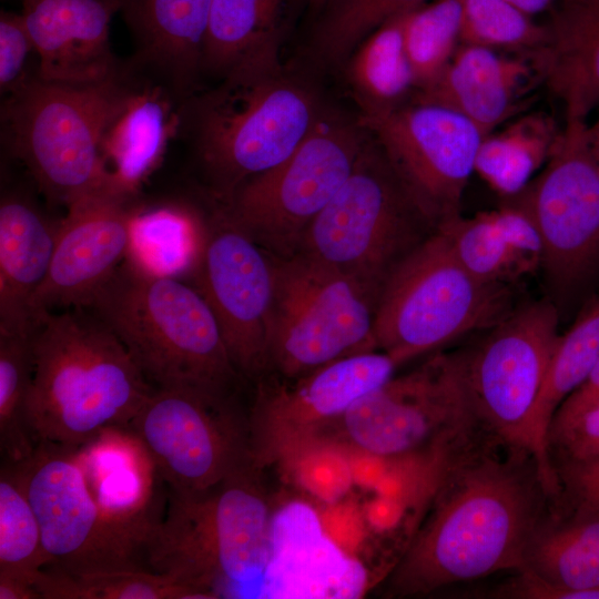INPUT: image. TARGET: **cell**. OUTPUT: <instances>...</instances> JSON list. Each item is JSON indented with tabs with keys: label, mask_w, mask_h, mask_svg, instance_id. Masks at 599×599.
Here are the masks:
<instances>
[{
	"label": "cell",
	"mask_w": 599,
	"mask_h": 599,
	"mask_svg": "<svg viewBox=\"0 0 599 599\" xmlns=\"http://www.w3.org/2000/svg\"><path fill=\"white\" fill-rule=\"evenodd\" d=\"M467 447L446 463L432 509L387 581V595H428L461 581L520 570L540 521L537 470ZM530 457V456H529ZM531 458V457H530Z\"/></svg>",
	"instance_id": "obj_1"
},
{
	"label": "cell",
	"mask_w": 599,
	"mask_h": 599,
	"mask_svg": "<svg viewBox=\"0 0 599 599\" xmlns=\"http://www.w3.org/2000/svg\"><path fill=\"white\" fill-rule=\"evenodd\" d=\"M32 356L27 415L37 445L78 447L106 428H128L155 389L88 307L43 313Z\"/></svg>",
	"instance_id": "obj_2"
},
{
	"label": "cell",
	"mask_w": 599,
	"mask_h": 599,
	"mask_svg": "<svg viewBox=\"0 0 599 599\" xmlns=\"http://www.w3.org/2000/svg\"><path fill=\"white\" fill-rule=\"evenodd\" d=\"M143 82L125 61L121 73L88 83L44 80L35 70L6 95V150L48 203L68 209L100 192H131L109 171L101 148L108 128Z\"/></svg>",
	"instance_id": "obj_3"
},
{
	"label": "cell",
	"mask_w": 599,
	"mask_h": 599,
	"mask_svg": "<svg viewBox=\"0 0 599 599\" xmlns=\"http://www.w3.org/2000/svg\"><path fill=\"white\" fill-rule=\"evenodd\" d=\"M155 388L229 395L241 376L203 295L128 255L90 307Z\"/></svg>",
	"instance_id": "obj_4"
},
{
	"label": "cell",
	"mask_w": 599,
	"mask_h": 599,
	"mask_svg": "<svg viewBox=\"0 0 599 599\" xmlns=\"http://www.w3.org/2000/svg\"><path fill=\"white\" fill-rule=\"evenodd\" d=\"M177 114V132L223 201L290 156L322 118L314 95L281 63L235 69L183 101Z\"/></svg>",
	"instance_id": "obj_5"
},
{
	"label": "cell",
	"mask_w": 599,
	"mask_h": 599,
	"mask_svg": "<svg viewBox=\"0 0 599 599\" xmlns=\"http://www.w3.org/2000/svg\"><path fill=\"white\" fill-rule=\"evenodd\" d=\"M262 471L252 464L202 494L171 493L146 546L148 569L199 599L260 595L274 517Z\"/></svg>",
	"instance_id": "obj_6"
},
{
	"label": "cell",
	"mask_w": 599,
	"mask_h": 599,
	"mask_svg": "<svg viewBox=\"0 0 599 599\" xmlns=\"http://www.w3.org/2000/svg\"><path fill=\"white\" fill-rule=\"evenodd\" d=\"M516 306L512 285L474 276L436 227L383 285L374 327L376 349L399 366L491 327Z\"/></svg>",
	"instance_id": "obj_7"
},
{
	"label": "cell",
	"mask_w": 599,
	"mask_h": 599,
	"mask_svg": "<svg viewBox=\"0 0 599 599\" xmlns=\"http://www.w3.org/2000/svg\"><path fill=\"white\" fill-rule=\"evenodd\" d=\"M435 229L376 141H367L351 175L305 231L296 253L382 291L395 266Z\"/></svg>",
	"instance_id": "obj_8"
},
{
	"label": "cell",
	"mask_w": 599,
	"mask_h": 599,
	"mask_svg": "<svg viewBox=\"0 0 599 599\" xmlns=\"http://www.w3.org/2000/svg\"><path fill=\"white\" fill-rule=\"evenodd\" d=\"M272 260L267 372L295 379L341 358L377 351L380 291L301 253Z\"/></svg>",
	"instance_id": "obj_9"
},
{
	"label": "cell",
	"mask_w": 599,
	"mask_h": 599,
	"mask_svg": "<svg viewBox=\"0 0 599 599\" xmlns=\"http://www.w3.org/2000/svg\"><path fill=\"white\" fill-rule=\"evenodd\" d=\"M504 203L535 223L546 298L562 319L599 283V174L585 119L567 118L540 174Z\"/></svg>",
	"instance_id": "obj_10"
},
{
	"label": "cell",
	"mask_w": 599,
	"mask_h": 599,
	"mask_svg": "<svg viewBox=\"0 0 599 599\" xmlns=\"http://www.w3.org/2000/svg\"><path fill=\"white\" fill-rule=\"evenodd\" d=\"M38 517L49 569L65 575L145 569L153 531L126 522L98 499L75 447L39 443L12 464Z\"/></svg>",
	"instance_id": "obj_11"
},
{
	"label": "cell",
	"mask_w": 599,
	"mask_h": 599,
	"mask_svg": "<svg viewBox=\"0 0 599 599\" xmlns=\"http://www.w3.org/2000/svg\"><path fill=\"white\" fill-rule=\"evenodd\" d=\"M478 427L455 352L437 353L356 400L319 444L335 435L382 458L448 455L466 447Z\"/></svg>",
	"instance_id": "obj_12"
},
{
	"label": "cell",
	"mask_w": 599,
	"mask_h": 599,
	"mask_svg": "<svg viewBox=\"0 0 599 599\" xmlns=\"http://www.w3.org/2000/svg\"><path fill=\"white\" fill-rule=\"evenodd\" d=\"M365 133L358 122L321 118L283 162L242 183L224 201V211L270 254H295L309 224L354 170Z\"/></svg>",
	"instance_id": "obj_13"
},
{
	"label": "cell",
	"mask_w": 599,
	"mask_h": 599,
	"mask_svg": "<svg viewBox=\"0 0 599 599\" xmlns=\"http://www.w3.org/2000/svg\"><path fill=\"white\" fill-rule=\"evenodd\" d=\"M560 321L548 298L528 302L455 352L478 426L531 458L530 417L560 336Z\"/></svg>",
	"instance_id": "obj_14"
},
{
	"label": "cell",
	"mask_w": 599,
	"mask_h": 599,
	"mask_svg": "<svg viewBox=\"0 0 599 599\" xmlns=\"http://www.w3.org/2000/svg\"><path fill=\"white\" fill-rule=\"evenodd\" d=\"M128 428L176 495L207 491L253 464L248 419L240 416L230 395L158 388Z\"/></svg>",
	"instance_id": "obj_15"
},
{
	"label": "cell",
	"mask_w": 599,
	"mask_h": 599,
	"mask_svg": "<svg viewBox=\"0 0 599 599\" xmlns=\"http://www.w3.org/2000/svg\"><path fill=\"white\" fill-rule=\"evenodd\" d=\"M186 271L211 307L237 373L262 379L268 363L272 255L223 209L209 221L196 214L194 248Z\"/></svg>",
	"instance_id": "obj_16"
},
{
	"label": "cell",
	"mask_w": 599,
	"mask_h": 599,
	"mask_svg": "<svg viewBox=\"0 0 599 599\" xmlns=\"http://www.w3.org/2000/svg\"><path fill=\"white\" fill-rule=\"evenodd\" d=\"M397 367L386 353L372 351L295 379L261 380L247 418L253 464L263 470L317 445L356 400L389 380Z\"/></svg>",
	"instance_id": "obj_17"
},
{
	"label": "cell",
	"mask_w": 599,
	"mask_h": 599,
	"mask_svg": "<svg viewBox=\"0 0 599 599\" xmlns=\"http://www.w3.org/2000/svg\"><path fill=\"white\" fill-rule=\"evenodd\" d=\"M359 125L375 138L403 185L437 227L460 213L463 195L484 138L464 115L415 101L362 114Z\"/></svg>",
	"instance_id": "obj_18"
},
{
	"label": "cell",
	"mask_w": 599,
	"mask_h": 599,
	"mask_svg": "<svg viewBox=\"0 0 599 599\" xmlns=\"http://www.w3.org/2000/svg\"><path fill=\"white\" fill-rule=\"evenodd\" d=\"M136 193L105 191L74 202L60 220L49 272L33 298L43 313L90 307L129 255L141 204Z\"/></svg>",
	"instance_id": "obj_19"
},
{
	"label": "cell",
	"mask_w": 599,
	"mask_h": 599,
	"mask_svg": "<svg viewBox=\"0 0 599 599\" xmlns=\"http://www.w3.org/2000/svg\"><path fill=\"white\" fill-rule=\"evenodd\" d=\"M37 55V75L88 83L121 73L113 53L111 22L120 0H22L20 11Z\"/></svg>",
	"instance_id": "obj_20"
},
{
	"label": "cell",
	"mask_w": 599,
	"mask_h": 599,
	"mask_svg": "<svg viewBox=\"0 0 599 599\" xmlns=\"http://www.w3.org/2000/svg\"><path fill=\"white\" fill-rule=\"evenodd\" d=\"M212 0H120L130 31V69L177 105L200 90Z\"/></svg>",
	"instance_id": "obj_21"
},
{
	"label": "cell",
	"mask_w": 599,
	"mask_h": 599,
	"mask_svg": "<svg viewBox=\"0 0 599 599\" xmlns=\"http://www.w3.org/2000/svg\"><path fill=\"white\" fill-rule=\"evenodd\" d=\"M535 75L541 78L536 54L528 61L461 43L441 73L416 91L415 101L451 109L486 136L522 108V94Z\"/></svg>",
	"instance_id": "obj_22"
},
{
	"label": "cell",
	"mask_w": 599,
	"mask_h": 599,
	"mask_svg": "<svg viewBox=\"0 0 599 599\" xmlns=\"http://www.w3.org/2000/svg\"><path fill=\"white\" fill-rule=\"evenodd\" d=\"M59 221L29 194L7 190L0 200V332L32 335L33 298L51 264Z\"/></svg>",
	"instance_id": "obj_23"
},
{
	"label": "cell",
	"mask_w": 599,
	"mask_h": 599,
	"mask_svg": "<svg viewBox=\"0 0 599 599\" xmlns=\"http://www.w3.org/2000/svg\"><path fill=\"white\" fill-rule=\"evenodd\" d=\"M598 587L599 516L575 510L565 521H539L518 578L500 593L524 599H590Z\"/></svg>",
	"instance_id": "obj_24"
},
{
	"label": "cell",
	"mask_w": 599,
	"mask_h": 599,
	"mask_svg": "<svg viewBox=\"0 0 599 599\" xmlns=\"http://www.w3.org/2000/svg\"><path fill=\"white\" fill-rule=\"evenodd\" d=\"M548 40L536 52L566 116L585 119L599 106V0H565L550 11Z\"/></svg>",
	"instance_id": "obj_25"
},
{
	"label": "cell",
	"mask_w": 599,
	"mask_h": 599,
	"mask_svg": "<svg viewBox=\"0 0 599 599\" xmlns=\"http://www.w3.org/2000/svg\"><path fill=\"white\" fill-rule=\"evenodd\" d=\"M302 0H212L201 75L278 64V49Z\"/></svg>",
	"instance_id": "obj_26"
},
{
	"label": "cell",
	"mask_w": 599,
	"mask_h": 599,
	"mask_svg": "<svg viewBox=\"0 0 599 599\" xmlns=\"http://www.w3.org/2000/svg\"><path fill=\"white\" fill-rule=\"evenodd\" d=\"M599 359V295L588 301L573 324L560 334L534 406L529 434L531 455L546 494L558 490L548 434L562 402L587 378Z\"/></svg>",
	"instance_id": "obj_27"
},
{
	"label": "cell",
	"mask_w": 599,
	"mask_h": 599,
	"mask_svg": "<svg viewBox=\"0 0 599 599\" xmlns=\"http://www.w3.org/2000/svg\"><path fill=\"white\" fill-rule=\"evenodd\" d=\"M179 105L159 87L143 82L108 128L102 141L106 167L131 192L155 167L177 133ZM110 171V170H109Z\"/></svg>",
	"instance_id": "obj_28"
},
{
	"label": "cell",
	"mask_w": 599,
	"mask_h": 599,
	"mask_svg": "<svg viewBox=\"0 0 599 599\" xmlns=\"http://www.w3.org/2000/svg\"><path fill=\"white\" fill-rule=\"evenodd\" d=\"M560 131L548 113L525 114L483 138L475 172L504 199L512 196L547 162Z\"/></svg>",
	"instance_id": "obj_29"
},
{
	"label": "cell",
	"mask_w": 599,
	"mask_h": 599,
	"mask_svg": "<svg viewBox=\"0 0 599 599\" xmlns=\"http://www.w3.org/2000/svg\"><path fill=\"white\" fill-rule=\"evenodd\" d=\"M407 12L397 14L368 37L354 51L348 80L363 114H376L402 105L416 81L404 42Z\"/></svg>",
	"instance_id": "obj_30"
},
{
	"label": "cell",
	"mask_w": 599,
	"mask_h": 599,
	"mask_svg": "<svg viewBox=\"0 0 599 599\" xmlns=\"http://www.w3.org/2000/svg\"><path fill=\"white\" fill-rule=\"evenodd\" d=\"M34 586L41 599H199L174 578L145 569L78 576L41 569Z\"/></svg>",
	"instance_id": "obj_31"
},
{
	"label": "cell",
	"mask_w": 599,
	"mask_h": 599,
	"mask_svg": "<svg viewBox=\"0 0 599 599\" xmlns=\"http://www.w3.org/2000/svg\"><path fill=\"white\" fill-rule=\"evenodd\" d=\"M437 229L459 263L484 282L512 285L522 275L538 270L505 242L490 211L470 217L459 214Z\"/></svg>",
	"instance_id": "obj_32"
},
{
	"label": "cell",
	"mask_w": 599,
	"mask_h": 599,
	"mask_svg": "<svg viewBox=\"0 0 599 599\" xmlns=\"http://www.w3.org/2000/svg\"><path fill=\"white\" fill-rule=\"evenodd\" d=\"M32 375V335L0 332V447L11 464L37 447L27 415Z\"/></svg>",
	"instance_id": "obj_33"
},
{
	"label": "cell",
	"mask_w": 599,
	"mask_h": 599,
	"mask_svg": "<svg viewBox=\"0 0 599 599\" xmlns=\"http://www.w3.org/2000/svg\"><path fill=\"white\" fill-rule=\"evenodd\" d=\"M47 564L38 517L14 466L7 463L0 475V575L34 585Z\"/></svg>",
	"instance_id": "obj_34"
},
{
	"label": "cell",
	"mask_w": 599,
	"mask_h": 599,
	"mask_svg": "<svg viewBox=\"0 0 599 599\" xmlns=\"http://www.w3.org/2000/svg\"><path fill=\"white\" fill-rule=\"evenodd\" d=\"M459 0H434L409 11L404 42L416 90L433 82L446 68L460 42Z\"/></svg>",
	"instance_id": "obj_35"
},
{
	"label": "cell",
	"mask_w": 599,
	"mask_h": 599,
	"mask_svg": "<svg viewBox=\"0 0 599 599\" xmlns=\"http://www.w3.org/2000/svg\"><path fill=\"white\" fill-rule=\"evenodd\" d=\"M425 0H322L315 31V48L321 58L338 62L390 18L412 11Z\"/></svg>",
	"instance_id": "obj_36"
},
{
	"label": "cell",
	"mask_w": 599,
	"mask_h": 599,
	"mask_svg": "<svg viewBox=\"0 0 599 599\" xmlns=\"http://www.w3.org/2000/svg\"><path fill=\"white\" fill-rule=\"evenodd\" d=\"M460 43L536 53L548 40V28L505 0H459Z\"/></svg>",
	"instance_id": "obj_37"
},
{
	"label": "cell",
	"mask_w": 599,
	"mask_h": 599,
	"mask_svg": "<svg viewBox=\"0 0 599 599\" xmlns=\"http://www.w3.org/2000/svg\"><path fill=\"white\" fill-rule=\"evenodd\" d=\"M35 49L20 12L0 13V91L7 95L30 73L28 60Z\"/></svg>",
	"instance_id": "obj_38"
},
{
	"label": "cell",
	"mask_w": 599,
	"mask_h": 599,
	"mask_svg": "<svg viewBox=\"0 0 599 599\" xmlns=\"http://www.w3.org/2000/svg\"><path fill=\"white\" fill-rule=\"evenodd\" d=\"M549 451L559 448L565 459L599 458V406L548 434Z\"/></svg>",
	"instance_id": "obj_39"
},
{
	"label": "cell",
	"mask_w": 599,
	"mask_h": 599,
	"mask_svg": "<svg viewBox=\"0 0 599 599\" xmlns=\"http://www.w3.org/2000/svg\"><path fill=\"white\" fill-rule=\"evenodd\" d=\"M490 212L495 225L505 242L519 255L532 262L539 270L542 245L532 220L518 207L507 203Z\"/></svg>",
	"instance_id": "obj_40"
},
{
	"label": "cell",
	"mask_w": 599,
	"mask_h": 599,
	"mask_svg": "<svg viewBox=\"0 0 599 599\" xmlns=\"http://www.w3.org/2000/svg\"><path fill=\"white\" fill-rule=\"evenodd\" d=\"M559 474L575 510L599 516V458L565 459Z\"/></svg>",
	"instance_id": "obj_41"
},
{
	"label": "cell",
	"mask_w": 599,
	"mask_h": 599,
	"mask_svg": "<svg viewBox=\"0 0 599 599\" xmlns=\"http://www.w3.org/2000/svg\"><path fill=\"white\" fill-rule=\"evenodd\" d=\"M597 406H599V359L583 383L559 406L550 428L565 425Z\"/></svg>",
	"instance_id": "obj_42"
},
{
	"label": "cell",
	"mask_w": 599,
	"mask_h": 599,
	"mask_svg": "<svg viewBox=\"0 0 599 599\" xmlns=\"http://www.w3.org/2000/svg\"><path fill=\"white\" fill-rule=\"evenodd\" d=\"M0 599H41V596L31 581L0 575Z\"/></svg>",
	"instance_id": "obj_43"
},
{
	"label": "cell",
	"mask_w": 599,
	"mask_h": 599,
	"mask_svg": "<svg viewBox=\"0 0 599 599\" xmlns=\"http://www.w3.org/2000/svg\"><path fill=\"white\" fill-rule=\"evenodd\" d=\"M516 7L524 13L532 17L535 14L552 10L556 6L565 0H505Z\"/></svg>",
	"instance_id": "obj_44"
},
{
	"label": "cell",
	"mask_w": 599,
	"mask_h": 599,
	"mask_svg": "<svg viewBox=\"0 0 599 599\" xmlns=\"http://www.w3.org/2000/svg\"><path fill=\"white\" fill-rule=\"evenodd\" d=\"M588 139L591 155L599 174V112L596 122L590 126L588 125Z\"/></svg>",
	"instance_id": "obj_45"
},
{
	"label": "cell",
	"mask_w": 599,
	"mask_h": 599,
	"mask_svg": "<svg viewBox=\"0 0 599 599\" xmlns=\"http://www.w3.org/2000/svg\"><path fill=\"white\" fill-rule=\"evenodd\" d=\"M311 2L317 8L322 0H311Z\"/></svg>",
	"instance_id": "obj_46"
}]
</instances>
